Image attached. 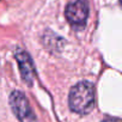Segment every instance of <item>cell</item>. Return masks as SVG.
<instances>
[{
    "mask_svg": "<svg viewBox=\"0 0 122 122\" xmlns=\"http://www.w3.org/2000/svg\"><path fill=\"white\" fill-rule=\"evenodd\" d=\"M103 122H121V121L118 118H108V120H105Z\"/></svg>",
    "mask_w": 122,
    "mask_h": 122,
    "instance_id": "5",
    "label": "cell"
},
{
    "mask_svg": "<svg viewBox=\"0 0 122 122\" xmlns=\"http://www.w3.org/2000/svg\"><path fill=\"white\" fill-rule=\"evenodd\" d=\"M10 104L13 112L16 114V116L20 122H36L34 111L31 110L26 97L22 92L19 91L12 92V95L10 96Z\"/></svg>",
    "mask_w": 122,
    "mask_h": 122,
    "instance_id": "3",
    "label": "cell"
},
{
    "mask_svg": "<svg viewBox=\"0 0 122 122\" xmlns=\"http://www.w3.org/2000/svg\"><path fill=\"white\" fill-rule=\"evenodd\" d=\"M68 104L72 111L86 115L95 105V89L89 81H81L71 89L68 96Z\"/></svg>",
    "mask_w": 122,
    "mask_h": 122,
    "instance_id": "1",
    "label": "cell"
},
{
    "mask_svg": "<svg viewBox=\"0 0 122 122\" xmlns=\"http://www.w3.org/2000/svg\"><path fill=\"white\" fill-rule=\"evenodd\" d=\"M65 16L72 26H84L89 17V3L86 0H77L74 3L68 4L65 10Z\"/></svg>",
    "mask_w": 122,
    "mask_h": 122,
    "instance_id": "2",
    "label": "cell"
},
{
    "mask_svg": "<svg viewBox=\"0 0 122 122\" xmlns=\"http://www.w3.org/2000/svg\"><path fill=\"white\" fill-rule=\"evenodd\" d=\"M17 59H18L19 65H20V72L23 74V78L30 83L34 78V67H32L29 55L25 54L24 51H19L17 55Z\"/></svg>",
    "mask_w": 122,
    "mask_h": 122,
    "instance_id": "4",
    "label": "cell"
}]
</instances>
